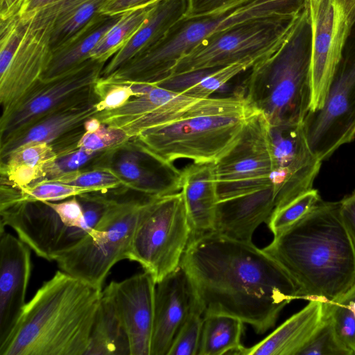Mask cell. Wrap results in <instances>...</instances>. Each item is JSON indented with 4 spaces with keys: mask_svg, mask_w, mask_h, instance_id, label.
<instances>
[{
    "mask_svg": "<svg viewBox=\"0 0 355 355\" xmlns=\"http://www.w3.org/2000/svg\"><path fill=\"white\" fill-rule=\"evenodd\" d=\"M180 266L204 315L236 317L259 334L273 327L282 309L298 300L288 274L252 242L205 233L189 240Z\"/></svg>",
    "mask_w": 355,
    "mask_h": 355,
    "instance_id": "cell-1",
    "label": "cell"
},
{
    "mask_svg": "<svg viewBox=\"0 0 355 355\" xmlns=\"http://www.w3.org/2000/svg\"><path fill=\"white\" fill-rule=\"evenodd\" d=\"M263 250L292 279L298 299L334 302L355 285V248L340 201L321 200Z\"/></svg>",
    "mask_w": 355,
    "mask_h": 355,
    "instance_id": "cell-2",
    "label": "cell"
},
{
    "mask_svg": "<svg viewBox=\"0 0 355 355\" xmlns=\"http://www.w3.org/2000/svg\"><path fill=\"white\" fill-rule=\"evenodd\" d=\"M102 291L58 270L26 304L0 355H85Z\"/></svg>",
    "mask_w": 355,
    "mask_h": 355,
    "instance_id": "cell-3",
    "label": "cell"
},
{
    "mask_svg": "<svg viewBox=\"0 0 355 355\" xmlns=\"http://www.w3.org/2000/svg\"><path fill=\"white\" fill-rule=\"evenodd\" d=\"M311 60L308 4L279 47L250 69L239 92L269 125L302 123L312 101Z\"/></svg>",
    "mask_w": 355,
    "mask_h": 355,
    "instance_id": "cell-4",
    "label": "cell"
},
{
    "mask_svg": "<svg viewBox=\"0 0 355 355\" xmlns=\"http://www.w3.org/2000/svg\"><path fill=\"white\" fill-rule=\"evenodd\" d=\"M241 93L198 99L178 116L139 135L134 144L169 163H215L239 139L253 112Z\"/></svg>",
    "mask_w": 355,
    "mask_h": 355,
    "instance_id": "cell-5",
    "label": "cell"
},
{
    "mask_svg": "<svg viewBox=\"0 0 355 355\" xmlns=\"http://www.w3.org/2000/svg\"><path fill=\"white\" fill-rule=\"evenodd\" d=\"M309 3V0H241L209 14L184 15L155 44L105 78L113 83L161 85L182 57L211 35L253 19L298 15Z\"/></svg>",
    "mask_w": 355,
    "mask_h": 355,
    "instance_id": "cell-6",
    "label": "cell"
},
{
    "mask_svg": "<svg viewBox=\"0 0 355 355\" xmlns=\"http://www.w3.org/2000/svg\"><path fill=\"white\" fill-rule=\"evenodd\" d=\"M62 0L0 20L1 117L8 114L41 78Z\"/></svg>",
    "mask_w": 355,
    "mask_h": 355,
    "instance_id": "cell-7",
    "label": "cell"
},
{
    "mask_svg": "<svg viewBox=\"0 0 355 355\" xmlns=\"http://www.w3.org/2000/svg\"><path fill=\"white\" fill-rule=\"evenodd\" d=\"M152 198L110 199L96 225L74 246L57 253L53 261L62 271L102 288L112 267L129 259L137 223Z\"/></svg>",
    "mask_w": 355,
    "mask_h": 355,
    "instance_id": "cell-8",
    "label": "cell"
},
{
    "mask_svg": "<svg viewBox=\"0 0 355 355\" xmlns=\"http://www.w3.org/2000/svg\"><path fill=\"white\" fill-rule=\"evenodd\" d=\"M300 14L253 19L211 35L178 60L166 82L237 62L256 64L279 47Z\"/></svg>",
    "mask_w": 355,
    "mask_h": 355,
    "instance_id": "cell-9",
    "label": "cell"
},
{
    "mask_svg": "<svg viewBox=\"0 0 355 355\" xmlns=\"http://www.w3.org/2000/svg\"><path fill=\"white\" fill-rule=\"evenodd\" d=\"M191 234L181 191L153 197L137 223L129 260L139 263L157 284L180 266Z\"/></svg>",
    "mask_w": 355,
    "mask_h": 355,
    "instance_id": "cell-10",
    "label": "cell"
},
{
    "mask_svg": "<svg viewBox=\"0 0 355 355\" xmlns=\"http://www.w3.org/2000/svg\"><path fill=\"white\" fill-rule=\"evenodd\" d=\"M312 152L322 162L355 139V24L330 81L323 105L304 121Z\"/></svg>",
    "mask_w": 355,
    "mask_h": 355,
    "instance_id": "cell-11",
    "label": "cell"
},
{
    "mask_svg": "<svg viewBox=\"0 0 355 355\" xmlns=\"http://www.w3.org/2000/svg\"><path fill=\"white\" fill-rule=\"evenodd\" d=\"M269 125L253 112L235 144L214 163L218 202L272 186Z\"/></svg>",
    "mask_w": 355,
    "mask_h": 355,
    "instance_id": "cell-12",
    "label": "cell"
},
{
    "mask_svg": "<svg viewBox=\"0 0 355 355\" xmlns=\"http://www.w3.org/2000/svg\"><path fill=\"white\" fill-rule=\"evenodd\" d=\"M312 26V101L319 110L355 24V0H309Z\"/></svg>",
    "mask_w": 355,
    "mask_h": 355,
    "instance_id": "cell-13",
    "label": "cell"
},
{
    "mask_svg": "<svg viewBox=\"0 0 355 355\" xmlns=\"http://www.w3.org/2000/svg\"><path fill=\"white\" fill-rule=\"evenodd\" d=\"M268 130L276 210L313 189L322 162L311 150L303 123L269 125Z\"/></svg>",
    "mask_w": 355,
    "mask_h": 355,
    "instance_id": "cell-14",
    "label": "cell"
},
{
    "mask_svg": "<svg viewBox=\"0 0 355 355\" xmlns=\"http://www.w3.org/2000/svg\"><path fill=\"white\" fill-rule=\"evenodd\" d=\"M105 65V62L90 58L57 77L40 79L8 114L0 118V143L93 87L101 78Z\"/></svg>",
    "mask_w": 355,
    "mask_h": 355,
    "instance_id": "cell-15",
    "label": "cell"
},
{
    "mask_svg": "<svg viewBox=\"0 0 355 355\" xmlns=\"http://www.w3.org/2000/svg\"><path fill=\"white\" fill-rule=\"evenodd\" d=\"M0 214V230L10 227L37 256L50 261L91 230L86 226H70L48 201L17 202Z\"/></svg>",
    "mask_w": 355,
    "mask_h": 355,
    "instance_id": "cell-16",
    "label": "cell"
},
{
    "mask_svg": "<svg viewBox=\"0 0 355 355\" xmlns=\"http://www.w3.org/2000/svg\"><path fill=\"white\" fill-rule=\"evenodd\" d=\"M198 99L183 95L179 90L148 84L141 95L117 109L98 112L95 116L103 123L122 128L132 139L178 116Z\"/></svg>",
    "mask_w": 355,
    "mask_h": 355,
    "instance_id": "cell-17",
    "label": "cell"
},
{
    "mask_svg": "<svg viewBox=\"0 0 355 355\" xmlns=\"http://www.w3.org/2000/svg\"><path fill=\"white\" fill-rule=\"evenodd\" d=\"M108 286L129 338L130 355H150L156 287L153 277L144 271Z\"/></svg>",
    "mask_w": 355,
    "mask_h": 355,
    "instance_id": "cell-18",
    "label": "cell"
},
{
    "mask_svg": "<svg viewBox=\"0 0 355 355\" xmlns=\"http://www.w3.org/2000/svg\"><path fill=\"white\" fill-rule=\"evenodd\" d=\"M31 250L19 238L0 230V345L13 331L26 304Z\"/></svg>",
    "mask_w": 355,
    "mask_h": 355,
    "instance_id": "cell-19",
    "label": "cell"
},
{
    "mask_svg": "<svg viewBox=\"0 0 355 355\" xmlns=\"http://www.w3.org/2000/svg\"><path fill=\"white\" fill-rule=\"evenodd\" d=\"M199 306L193 288L180 266L156 284L150 355L168 354L180 327Z\"/></svg>",
    "mask_w": 355,
    "mask_h": 355,
    "instance_id": "cell-20",
    "label": "cell"
},
{
    "mask_svg": "<svg viewBox=\"0 0 355 355\" xmlns=\"http://www.w3.org/2000/svg\"><path fill=\"white\" fill-rule=\"evenodd\" d=\"M94 86L72 97L1 144V160L28 144H51L96 116L98 111L96 106L97 98L94 97Z\"/></svg>",
    "mask_w": 355,
    "mask_h": 355,
    "instance_id": "cell-21",
    "label": "cell"
},
{
    "mask_svg": "<svg viewBox=\"0 0 355 355\" xmlns=\"http://www.w3.org/2000/svg\"><path fill=\"white\" fill-rule=\"evenodd\" d=\"M275 207L272 186L218 202L213 232L234 240L252 242L254 231L267 223Z\"/></svg>",
    "mask_w": 355,
    "mask_h": 355,
    "instance_id": "cell-22",
    "label": "cell"
},
{
    "mask_svg": "<svg viewBox=\"0 0 355 355\" xmlns=\"http://www.w3.org/2000/svg\"><path fill=\"white\" fill-rule=\"evenodd\" d=\"M326 317L325 302L310 300L263 340L251 347L243 346L242 355H299L320 329Z\"/></svg>",
    "mask_w": 355,
    "mask_h": 355,
    "instance_id": "cell-23",
    "label": "cell"
},
{
    "mask_svg": "<svg viewBox=\"0 0 355 355\" xmlns=\"http://www.w3.org/2000/svg\"><path fill=\"white\" fill-rule=\"evenodd\" d=\"M191 238L213 232L218 198L214 163H192L182 171V189Z\"/></svg>",
    "mask_w": 355,
    "mask_h": 355,
    "instance_id": "cell-24",
    "label": "cell"
},
{
    "mask_svg": "<svg viewBox=\"0 0 355 355\" xmlns=\"http://www.w3.org/2000/svg\"><path fill=\"white\" fill-rule=\"evenodd\" d=\"M187 0H160L131 39L105 65L101 78H106L131 59L159 41L185 15Z\"/></svg>",
    "mask_w": 355,
    "mask_h": 355,
    "instance_id": "cell-25",
    "label": "cell"
},
{
    "mask_svg": "<svg viewBox=\"0 0 355 355\" xmlns=\"http://www.w3.org/2000/svg\"><path fill=\"white\" fill-rule=\"evenodd\" d=\"M123 15L100 14L96 17L69 41L51 53L47 67L40 79L57 77L89 59L93 49Z\"/></svg>",
    "mask_w": 355,
    "mask_h": 355,
    "instance_id": "cell-26",
    "label": "cell"
},
{
    "mask_svg": "<svg viewBox=\"0 0 355 355\" xmlns=\"http://www.w3.org/2000/svg\"><path fill=\"white\" fill-rule=\"evenodd\" d=\"M85 355H130L129 338L108 285L102 291Z\"/></svg>",
    "mask_w": 355,
    "mask_h": 355,
    "instance_id": "cell-27",
    "label": "cell"
},
{
    "mask_svg": "<svg viewBox=\"0 0 355 355\" xmlns=\"http://www.w3.org/2000/svg\"><path fill=\"white\" fill-rule=\"evenodd\" d=\"M57 156L51 144H28L1 160V174L19 189L41 180Z\"/></svg>",
    "mask_w": 355,
    "mask_h": 355,
    "instance_id": "cell-28",
    "label": "cell"
},
{
    "mask_svg": "<svg viewBox=\"0 0 355 355\" xmlns=\"http://www.w3.org/2000/svg\"><path fill=\"white\" fill-rule=\"evenodd\" d=\"M244 322L226 314L204 315L198 355L240 354Z\"/></svg>",
    "mask_w": 355,
    "mask_h": 355,
    "instance_id": "cell-29",
    "label": "cell"
},
{
    "mask_svg": "<svg viewBox=\"0 0 355 355\" xmlns=\"http://www.w3.org/2000/svg\"><path fill=\"white\" fill-rule=\"evenodd\" d=\"M112 0H62L51 40V51L63 46Z\"/></svg>",
    "mask_w": 355,
    "mask_h": 355,
    "instance_id": "cell-30",
    "label": "cell"
},
{
    "mask_svg": "<svg viewBox=\"0 0 355 355\" xmlns=\"http://www.w3.org/2000/svg\"><path fill=\"white\" fill-rule=\"evenodd\" d=\"M157 2L124 13L103 35L92 51L90 58L106 63L145 23Z\"/></svg>",
    "mask_w": 355,
    "mask_h": 355,
    "instance_id": "cell-31",
    "label": "cell"
},
{
    "mask_svg": "<svg viewBox=\"0 0 355 355\" xmlns=\"http://www.w3.org/2000/svg\"><path fill=\"white\" fill-rule=\"evenodd\" d=\"M321 200L318 190L314 189L301 194L284 207L273 211L266 223L269 230L274 236L279 235L306 215Z\"/></svg>",
    "mask_w": 355,
    "mask_h": 355,
    "instance_id": "cell-32",
    "label": "cell"
},
{
    "mask_svg": "<svg viewBox=\"0 0 355 355\" xmlns=\"http://www.w3.org/2000/svg\"><path fill=\"white\" fill-rule=\"evenodd\" d=\"M49 181L62 182L89 189L93 193L120 187L126 188L122 179L112 167L109 166H99L85 171L79 170Z\"/></svg>",
    "mask_w": 355,
    "mask_h": 355,
    "instance_id": "cell-33",
    "label": "cell"
},
{
    "mask_svg": "<svg viewBox=\"0 0 355 355\" xmlns=\"http://www.w3.org/2000/svg\"><path fill=\"white\" fill-rule=\"evenodd\" d=\"M254 64L252 61H245L211 70L200 80L179 91L183 95L194 98H209L233 78L251 69Z\"/></svg>",
    "mask_w": 355,
    "mask_h": 355,
    "instance_id": "cell-34",
    "label": "cell"
},
{
    "mask_svg": "<svg viewBox=\"0 0 355 355\" xmlns=\"http://www.w3.org/2000/svg\"><path fill=\"white\" fill-rule=\"evenodd\" d=\"M93 193L86 189L76 187L55 181L42 180L19 189L17 202H55L84 193Z\"/></svg>",
    "mask_w": 355,
    "mask_h": 355,
    "instance_id": "cell-35",
    "label": "cell"
},
{
    "mask_svg": "<svg viewBox=\"0 0 355 355\" xmlns=\"http://www.w3.org/2000/svg\"><path fill=\"white\" fill-rule=\"evenodd\" d=\"M204 313L200 306L196 308L177 333L167 355H196L202 335Z\"/></svg>",
    "mask_w": 355,
    "mask_h": 355,
    "instance_id": "cell-36",
    "label": "cell"
},
{
    "mask_svg": "<svg viewBox=\"0 0 355 355\" xmlns=\"http://www.w3.org/2000/svg\"><path fill=\"white\" fill-rule=\"evenodd\" d=\"M336 338L346 355H355V315L345 304L326 302Z\"/></svg>",
    "mask_w": 355,
    "mask_h": 355,
    "instance_id": "cell-37",
    "label": "cell"
},
{
    "mask_svg": "<svg viewBox=\"0 0 355 355\" xmlns=\"http://www.w3.org/2000/svg\"><path fill=\"white\" fill-rule=\"evenodd\" d=\"M131 140L122 128L103 123L94 132H85L76 143V146L90 151L103 152L116 149Z\"/></svg>",
    "mask_w": 355,
    "mask_h": 355,
    "instance_id": "cell-38",
    "label": "cell"
},
{
    "mask_svg": "<svg viewBox=\"0 0 355 355\" xmlns=\"http://www.w3.org/2000/svg\"><path fill=\"white\" fill-rule=\"evenodd\" d=\"M107 151H90L77 147L58 153L55 160L46 169L42 180H53L62 175L81 170L83 166ZM39 182V181H38Z\"/></svg>",
    "mask_w": 355,
    "mask_h": 355,
    "instance_id": "cell-39",
    "label": "cell"
},
{
    "mask_svg": "<svg viewBox=\"0 0 355 355\" xmlns=\"http://www.w3.org/2000/svg\"><path fill=\"white\" fill-rule=\"evenodd\" d=\"M98 112L117 109L136 96L130 83H113L100 78L94 86Z\"/></svg>",
    "mask_w": 355,
    "mask_h": 355,
    "instance_id": "cell-40",
    "label": "cell"
},
{
    "mask_svg": "<svg viewBox=\"0 0 355 355\" xmlns=\"http://www.w3.org/2000/svg\"><path fill=\"white\" fill-rule=\"evenodd\" d=\"M324 322L299 353V355H346L334 332L332 321L326 306Z\"/></svg>",
    "mask_w": 355,
    "mask_h": 355,
    "instance_id": "cell-41",
    "label": "cell"
},
{
    "mask_svg": "<svg viewBox=\"0 0 355 355\" xmlns=\"http://www.w3.org/2000/svg\"><path fill=\"white\" fill-rule=\"evenodd\" d=\"M241 0H187L186 16H198L223 10Z\"/></svg>",
    "mask_w": 355,
    "mask_h": 355,
    "instance_id": "cell-42",
    "label": "cell"
},
{
    "mask_svg": "<svg viewBox=\"0 0 355 355\" xmlns=\"http://www.w3.org/2000/svg\"><path fill=\"white\" fill-rule=\"evenodd\" d=\"M340 213L355 248V190L340 200Z\"/></svg>",
    "mask_w": 355,
    "mask_h": 355,
    "instance_id": "cell-43",
    "label": "cell"
},
{
    "mask_svg": "<svg viewBox=\"0 0 355 355\" xmlns=\"http://www.w3.org/2000/svg\"><path fill=\"white\" fill-rule=\"evenodd\" d=\"M159 1L160 0H112L101 9L100 13L106 15H123Z\"/></svg>",
    "mask_w": 355,
    "mask_h": 355,
    "instance_id": "cell-44",
    "label": "cell"
},
{
    "mask_svg": "<svg viewBox=\"0 0 355 355\" xmlns=\"http://www.w3.org/2000/svg\"><path fill=\"white\" fill-rule=\"evenodd\" d=\"M26 0H0V20L7 19L20 12Z\"/></svg>",
    "mask_w": 355,
    "mask_h": 355,
    "instance_id": "cell-45",
    "label": "cell"
},
{
    "mask_svg": "<svg viewBox=\"0 0 355 355\" xmlns=\"http://www.w3.org/2000/svg\"><path fill=\"white\" fill-rule=\"evenodd\" d=\"M57 1L59 0H26L20 10V12H30Z\"/></svg>",
    "mask_w": 355,
    "mask_h": 355,
    "instance_id": "cell-46",
    "label": "cell"
},
{
    "mask_svg": "<svg viewBox=\"0 0 355 355\" xmlns=\"http://www.w3.org/2000/svg\"><path fill=\"white\" fill-rule=\"evenodd\" d=\"M334 302H338L347 306L355 315V285L342 297Z\"/></svg>",
    "mask_w": 355,
    "mask_h": 355,
    "instance_id": "cell-47",
    "label": "cell"
},
{
    "mask_svg": "<svg viewBox=\"0 0 355 355\" xmlns=\"http://www.w3.org/2000/svg\"><path fill=\"white\" fill-rule=\"evenodd\" d=\"M101 124V121L94 116L85 121L83 124L84 130L85 132H94L98 129Z\"/></svg>",
    "mask_w": 355,
    "mask_h": 355,
    "instance_id": "cell-48",
    "label": "cell"
}]
</instances>
